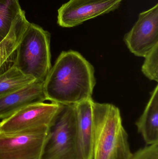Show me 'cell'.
I'll return each mask as SVG.
<instances>
[{
  "mask_svg": "<svg viewBox=\"0 0 158 159\" xmlns=\"http://www.w3.org/2000/svg\"><path fill=\"white\" fill-rule=\"evenodd\" d=\"M94 69L79 53L63 51L44 82L47 101L75 105L92 99L96 85Z\"/></svg>",
  "mask_w": 158,
  "mask_h": 159,
  "instance_id": "obj_1",
  "label": "cell"
},
{
  "mask_svg": "<svg viewBox=\"0 0 158 159\" xmlns=\"http://www.w3.org/2000/svg\"><path fill=\"white\" fill-rule=\"evenodd\" d=\"M92 159H132L129 135L114 105L93 102Z\"/></svg>",
  "mask_w": 158,
  "mask_h": 159,
  "instance_id": "obj_2",
  "label": "cell"
},
{
  "mask_svg": "<svg viewBox=\"0 0 158 159\" xmlns=\"http://www.w3.org/2000/svg\"><path fill=\"white\" fill-rule=\"evenodd\" d=\"M50 41L49 32L30 22L17 48L13 66L25 75L44 82L52 68Z\"/></svg>",
  "mask_w": 158,
  "mask_h": 159,
  "instance_id": "obj_3",
  "label": "cell"
},
{
  "mask_svg": "<svg viewBox=\"0 0 158 159\" xmlns=\"http://www.w3.org/2000/svg\"><path fill=\"white\" fill-rule=\"evenodd\" d=\"M41 159H79L75 105H62L49 127Z\"/></svg>",
  "mask_w": 158,
  "mask_h": 159,
  "instance_id": "obj_4",
  "label": "cell"
},
{
  "mask_svg": "<svg viewBox=\"0 0 158 159\" xmlns=\"http://www.w3.org/2000/svg\"><path fill=\"white\" fill-rule=\"evenodd\" d=\"M49 127L0 132V159H41Z\"/></svg>",
  "mask_w": 158,
  "mask_h": 159,
  "instance_id": "obj_5",
  "label": "cell"
},
{
  "mask_svg": "<svg viewBox=\"0 0 158 159\" xmlns=\"http://www.w3.org/2000/svg\"><path fill=\"white\" fill-rule=\"evenodd\" d=\"M123 0H70L58 10L57 23L72 28L118 8Z\"/></svg>",
  "mask_w": 158,
  "mask_h": 159,
  "instance_id": "obj_6",
  "label": "cell"
},
{
  "mask_svg": "<svg viewBox=\"0 0 158 159\" xmlns=\"http://www.w3.org/2000/svg\"><path fill=\"white\" fill-rule=\"evenodd\" d=\"M128 48L135 56L144 57L158 44V4L142 12L124 36Z\"/></svg>",
  "mask_w": 158,
  "mask_h": 159,
  "instance_id": "obj_7",
  "label": "cell"
},
{
  "mask_svg": "<svg viewBox=\"0 0 158 159\" xmlns=\"http://www.w3.org/2000/svg\"><path fill=\"white\" fill-rule=\"evenodd\" d=\"M60 105L39 102L29 105L0 122V132H14L41 126L50 127Z\"/></svg>",
  "mask_w": 158,
  "mask_h": 159,
  "instance_id": "obj_8",
  "label": "cell"
},
{
  "mask_svg": "<svg viewBox=\"0 0 158 159\" xmlns=\"http://www.w3.org/2000/svg\"><path fill=\"white\" fill-rule=\"evenodd\" d=\"M47 101L44 82L35 80L32 83L0 97V120H4L24 107Z\"/></svg>",
  "mask_w": 158,
  "mask_h": 159,
  "instance_id": "obj_9",
  "label": "cell"
},
{
  "mask_svg": "<svg viewBox=\"0 0 158 159\" xmlns=\"http://www.w3.org/2000/svg\"><path fill=\"white\" fill-rule=\"evenodd\" d=\"M93 102L91 99L75 105L79 159H92Z\"/></svg>",
  "mask_w": 158,
  "mask_h": 159,
  "instance_id": "obj_10",
  "label": "cell"
},
{
  "mask_svg": "<svg viewBox=\"0 0 158 159\" xmlns=\"http://www.w3.org/2000/svg\"><path fill=\"white\" fill-rule=\"evenodd\" d=\"M146 145L158 143V86L151 94L144 111L135 123Z\"/></svg>",
  "mask_w": 158,
  "mask_h": 159,
  "instance_id": "obj_11",
  "label": "cell"
},
{
  "mask_svg": "<svg viewBox=\"0 0 158 159\" xmlns=\"http://www.w3.org/2000/svg\"><path fill=\"white\" fill-rule=\"evenodd\" d=\"M29 23L22 10L13 21L6 36L0 42V70L15 53Z\"/></svg>",
  "mask_w": 158,
  "mask_h": 159,
  "instance_id": "obj_12",
  "label": "cell"
},
{
  "mask_svg": "<svg viewBox=\"0 0 158 159\" xmlns=\"http://www.w3.org/2000/svg\"><path fill=\"white\" fill-rule=\"evenodd\" d=\"M31 76L22 73L12 66L0 74V97L21 89L35 81Z\"/></svg>",
  "mask_w": 158,
  "mask_h": 159,
  "instance_id": "obj_13",
  "label": "cell"
},
{
  "mask_svg": "<svg viewBox=\"0 0 158 159\" xmlns=\"http://www.w3.org/2000/svg\"><path fill=\"white\" fill-rule=\"evenodd\" d=\"M21 11L19 0H0V37L6 36L13 21Z\"/></svg>",
  "mask_w": 158,
  "mask_h": 159,
  "instance_id": "obj_14",
  "label": "cell"
},
{
  "mask_svg": "<svg viewBox=\"0 0 158 159\" xmlns=\"http://www.w3.org/2000/svg\"><path fill=\"white\" fill-rule=\"evenodd\" d=\"M142 66L143 74L150 80L158 81V44L144 57Z\"/></svg>",
  "mask_w": 158,
  "mask_h": 159,
  "instance_id": "obj_15",
  "label": "cell"
},
{
  "mask_svg": "<svg viewBox=\"0 0 158 159\" xmlns=\"http://www.w3.org/2000/svg\"><path fill=\"white\" fill-rule=\"evenodd\" d=\"M132 159H158V143L139 148L134 153Z\"/></svg>",
  "mask_w": 158,
  "mask_h": 159,
  "instance_id": "obj_16",
  "label": "cell"
},
{
  "mask_svg": "<svg viewBox=\"0 0 158 159\" xmlns=\"http://www.w3.org/2000/svg\"><path fill=\"white\" fill-rule=\"evenodd\" d=\"M3 38H2V37H0V42L2 40Z\"/></svg>",
  "mask_w": 158,
  "mask_h": 159,
  "instance_id": "obj_17",
  "label": "cell"
}]
</instances>
